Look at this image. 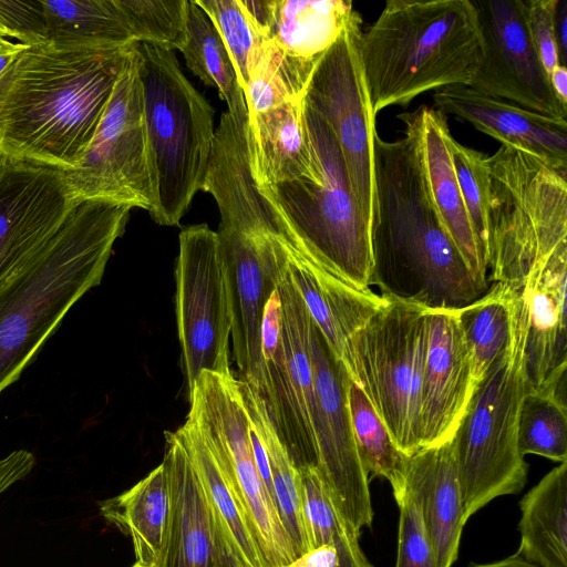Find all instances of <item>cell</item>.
<instances>
[{
    "label": "cell",
    "mask_w": 567,
    "mask_h": 567,
    "mask_svg": "<svg viewBox=\"0 0 567 567\" xmlns=\"http://www.w3.org/2000/svg\"><path fill=\"white\" fill-rule=\"evenodd\" d=\"M527 29L538 58L549 78L560 64L556 40L558 0H524Z\"/></svg>",
    "instance_id": "obj_44"
},
{
    "label": "cell",
    "mask_w": 567,
    "mask_h": 567,
    "mask_svg": "<svg viewBox=\"0 0 567 567\" xmlns=\"http://www.w3.org/2000/svg\"><path fill=\"white\" fill-rule=\"evenodd\" d=\"M288 276L309 315L342 363L352 337L386 299L360 289L289 248Z\"/></svg>",
    "instance_id": "obj_26"
},
{
    "label": "cell",
    "mask_w": 567,
    "mask_h": 567,
    "mask_svg": "<svg viewBox=\"0 0 567 567\" xmlns=\"http://www.w3.org/2000/svg\"><path fill=\"white\" fill-rule=\"evenodd\" d=\"M298 468L309 551L326 545L336 546L346 524L340 518L318 468L313 465Z\"/></svg>",
    "instance_id": "obj_42"
},
{
    "label": "cell",
    "mask_w": 567,
    "mask_h": 567,
    "mask_svg": "<svg viewBox=\"0 0 567 567\" xmlns=\"http://www.w3.org/2000/svg\"><path fill=\"white\" fill-rule=\"evenodd\" d=\"M398 506L400 517L394 567H437L434 548L416 499L405 491Z\"/></svg>",
    "instance_id": "obj_43"
},
{
    "label": "cell",
    "mask_w": 567,
    "mask_h": 567,
    "mask_svg": "<svg viewBox=\"0 0 567 567\" xmlns=\"http://www.w3.org/2000/svg\"><path fill=\"white\" fill-rule=\"evenodd\" d=\"M35 457L27 450H17L0 458V496L34 467Z\"/></svg>",
    "instance_id": "obj_46"
},
{
    "label": "cell",
    "mask_w": 567,
    "mask_h": 567,
    "mask_svg": "<svg viewBox=\"0 0 567 567\" xmlns=\"http://www.w3.org/2000/svg\"><path fill=\"white\" fill-rule=\"evenodd\" d=\"M200 483L219 567H267L241 501L195 423L176 432Z\"/></svg>",
    "instance_id": "obj_24"
},
{
    "label": "cell",
    "mask_w": 567,
    "mask_h": 567,
    "mask_svg": "<svg viewBox=\"0 0 567 567\" xmlns=\"http://www.w3.org/2000/svg\"><path fill=\"white\" fill-rule=\"evenodd\" d=\"M511 297L509 286L492 282L482 297L457 310L471 355L475 386L484 380L508 343Z\"/></svg>",
    "instance_id": "obj_36"
},
{
    "label": "cell",
    "mask_w": 567,
    "mask_h": 567,
    "mask_svg": "<svg viewBox=\"0 0 567 567\" xmlns=\"http://www.w3.org/2000/svg\"><path fill=\"white\" fill-rule=\"evenodd\" d=\"M551 89L558 101L567 106V69L558 65L549 75Z\"/></svg>",
    "instance_id": "obj_50"
},
{
    "label": "cell",
    "mask_w": 567,
    "mask_h": 567,
    "mask_svg": "<svg viewBox=\"0 0 567 567\" xmlns=\"http://www.w3.org/2000/svg\"><path fill=\"white\" fill-rule=\"evenodd\" d=\"M339 553L338 567H374L359 545V536L343 526L336 544Z\"/></svg>",
    "instance_id": "obj_47"
},
{
    "label": "cell",
    "mask_w": 567,
    "mask_h": 567,
    "mask_svg": "<svg viewBox=\"0 0 567 567\" xmlns=\"http://www.w3.org/2000/svg\"><path fill=\"white\" fill-rule=\"evenodd\" d=\"M377 212L369 287L426 310H460L482 297L477 278L447 233L427 187L412 132L374 142Z\"/></svg>",
    "instance_id": "obj_1"
},
{
    "label": "cell",
    "mask_w": 567,
    "mask_h": 567,
    "mask_svg": "<svg viewBox=\"0 0 567 567\" xmlns=\"http://www.w3.org/2000/svg\"><path fill=\"white\" fill-rule=\"evenodd\" d=\"M78 203L63 169L0 156V287L55 235Z\"/></svg>",
    "instance_id": "obj_18"
},
{
    "label": "cell",
    "mask_w": 567,
    "mask_h": 567,
    "mask_svg": "<svg viewBox=\"0 0 567 567\" xmlns=\"http://www.w3.org/2000/svg\"><path fill=\"white\" fill-rule=\"evenodd\" d=\"M21 45H22L21 43L12 42L8 38L3 27L0 23V52L8 51V50H13V49H17V48H19Z\"/></svg>",
    "instance_id": "obj_53"
},
{
    "label": "cell",
    "mask_w": 567,
    "mask_h": 567,
    "mask_svg": "<svg viewBox=\"0 0 567 567\" xmlns=\"http://www.w3.org/2000/svg\"><path fill=\"white\" fill-rule=\"evenodd\" d=\"M347 403L355 445L367 474L386 480L399 504L405 494L406 462L360 386L347 379Z\"/></svg>",
    "instance_id": "obj_35"
},
{
    "label": "cell",
    "mask_w": 567,
    "mask_h": 567,
    "mask_svg": "<svg viewBox=\"0 0 567 567\" xmlns=\"http://www.w3.org/2000/svg\"><path fill=\"white\" fill-rule=\"evenodd\" d=\"M219 32L244 89L266 39L243 0H195Z\"/></svg>",
    "instance_id": "obj_40"
},
{
    "label": "cell",
    "mask_w": 567,
    "mask_h": 567,
    "mask_svg": "<svg viewBox=\"0 0 567 567\" xmlns=\"http://www.w3.org/2000/svg\"><path fill=\"white\" fill-rule=\"evenodd\" d=\"M566 280L567 246L535 266L520 287L528 306V391L566 392Z\"/></svg>",
    "instance_id": "obj_22"
},
{
    "label": "cell",
    "mask_w": 567,
    "mask_h": 567,
    "mask_svg": "<svg viewBox=\"0 0 567 567\" xmlns=\"http://www.w3.org/2000/svg\"><path fill=\"white\" fill-rule=\"evenodd\" d=\"M187 415L228 474L249 519L267 567L297 558L274 498L258 472L249 437V417L238 380L203 371L189 392Z\"/></svg>",
    "instance_id": "obj_12"
},
{
    "label": "cell",
    "mask_w": 567,
    "mask_h": 567,
    "mask_svg": "<svg viewBox=\"0 0 567 567\" xmlns=\"http://www.w3.org/2000/svg\"><path fill=\"white\" fill-rule=\"evenodd\" d=\"M339 553L336 546L326 545L297 557L285 567H338Z\"/></svg>",
    "instance_id": "obj_48"
},
{
    "label": "cell",
    "mask_w": 567,
    "mask_h": 567,
    "mask_svg": "<svg viewBox=\"0 0 567 567\" xmlns=\"http://www.w3.org/2000/svg\"><path fill=\"white\" fill-rule=\"evenodd\" d=\"M556 40L559 52L560 64L566 66L567 59V0H558L556 10Z\"/></svg>",
    "instance_id": "obj_49"
},
{
    "label": "cell",
    "mask_w": 567,
    "mask_h": 567,
    "mask_svg": "<svg viewBox=\"0 0 567 567\" xmlns=\"http://www.w3.org/2000/svg\"><path fill=\"white\" fill-rule=\"evenodd\" d=\"M467 567H537L515 553L506 558L486 564L471 563Z\"/></svg>",
    "instance_id": "obj_51"
},
{
    "label": "cell",
    "mask_w": 567,
    "mask_h": 567,
    "mask_svg": "<svg viewBox=\"0 0 567 567\" xmlns=\"http://www.w3.org/2000/svg\"><path fill=\"white\" fill-rule=\"evenodd\" d=\"M133 45L22 50L0 75V156L76 168Z\"/></svg>",
    "instance_id": "obj_2"
},
{
    "label": "cell",
    "mask_w": 567,
    "mask_h": 567,
    "mask_svg": "<svg viewBox=\"0 0 567 567\" xmlns=\"http://www.w3.org/2000/svg\"><path fill=\"white\" fill-rule=\"evenodd\" d=\"M362 19L353 10L341 33L316 63L305 101L330 126L352 192L370 230L375 212V113L360 59Z\"/></svg>",
    "instance_id": "obj_13"
},
{
    "label": "cell",
    "mask_w": 567,
    "mask_h": 567,
    "mask_svg": "<svg viewBox=\"0 0 567 567\" xmlns=\"http://www.w3.org/2000/svg\"><path fill=\"white\" fill-rule=\"evenodd\" d=\"M162 464L168 485V520L154 567H213L216 563L212 527L188 453L174 432H165Z\"/></svg>",
    "instance_id": "obj_25"
},
{
    "label": "cell",
    "mask_w": 567,
    "mask_h": 567,
    "mask_svg": "<svg viewBox=\"0 0 567 567\" xmlns=\"http://www.w3.org/2000/svg\"><path fill=\"white\" fill-rule=\"evenodd\" d=\"M131 207L86 199L0 287V393L17 381L70 308L99 286Z\"/></svg>",
    "instance_id": "obj_3"
},
{
    "label": "cell",
    "mask_w": 567,
    "mask_h": 567,
    "mask_svg": "<svg viewBox=\"0 0 567 567\" xmlns=\"http://www.w3.org/2000/svg\"><path fill=\"white\" fill-rule=\"evenodd\" d=\"M132 567H144V566H142V565H140V564H137V563H136V564H135V565H133Z\"/></svg>",
    "instance_id": "obj_54"
},
{
    "label": "cell",
    "mask_w": 567,
    "mask_h": 567,
    "mask_svg": "<svg viewBox=\"0 0 567 567\" xmlns=\"http://www.w3.org/2000/svg\"><path fill=\"white\" fill-rule=\"evenodd\" d=\"M405 478V491L417 502L437 567H452L466 524L453 439L408 456Z\"/></svg>",
    "instance_id": "obj_27"
},
{
    "label": "cell",
    "mask_w": 567,
    "mask_h": 567,
    "mask_svg": "<svg viewBox=\"0 0 567 567\" xmlns=\"http://www.w3.org/2000/svg\"><path fill=\"white\" fill-rule=\"evenodd\" d=\"M187 40L181 52L204 84L218 90L236 126L246 130L248 111L228 50L216 27L195 0H187Z\"/></svg>",
    "instance_id": "obj_33"
},
{
    "label": "cell",
    "mask_w": 567,
    "mask_h": 567,
    "mask_svg": "<svg viewBox=\"0 0 567 567\" xmlns=\"http://www.w3.org/2000/svg\"><path fill=\"white\" fill-rule=\"evenodd\" d=\"M517 554L537 567H567V462L520 499Z\"/></svg>",
    "instance_id": "obj_30"
},
{
    "label": "cell",
    "mask_w": 567,
    "mask_h": 567,
    "mask_svg": "<svg viewBox=\"0 0 567 567\" xmlns=\"http://www.w3.org/2000/svg\"><path fill=\"white\" fill-rule=\"evenodd\" d=\"M517 441L524 456L567 462L566 394L527 391L519 410Z\"/></svg>",
    "instance_id": "obj_38"
},
{
    "label": "cell",
    "mask_w": 567,
    "mask_h": 567,
    "mask_svg": "<svg viewBox=\"0 0 567 567\" xmlns=\"http://www.w3.org/2000/svg\"><path fill=\"white\" fill-rule=\"evenodd\" d=\"M213 567H219V566H217V565L215 564Z\"/></svg>",
    "instance_id": "obj_55"
},
{
    "label": "cell",
    "mask_w": 567,
    "mask_h": 567,
    "mask_svg": "<svg viewBox=\"0 0 567 567\" xmlns=\"http://www.w3.org/2000/svg\"><path fill=\"white\" fill-rule=\"evenodd\" d=\"M528 324L526 298L520 288H512L508 343L476 386L453 436L466 522L494 498L519 493L527 481L528 465L518 449L517 427L528 391Z\"/></svg>",
    "instance_id": "obj_6"
},
{
    "label": "cell",
    "mask_w": 567,
    "mask_h": 567,
    "mask_svg": "<svg viewBox=\"0 0 567 567\" xmlns=\"http://www.w3.org/2000/svg\"><path fill=\"white\" fill-rule=\"evenodd\" d=\"M313 431L317 468L347 528L360 537L370 528L373 508L367 474L355 445L347 403L348 373L312 321Z\"/></svg>",
    "instance_id": "obj_15"
},
{
    "label": "cell",
    "mask_w": 567,
    "mask_h": 567,
    "mask_svg": "<svg viewBox=\"0 0 567 567\" xmlns=\"http://www.w3.org/2000/svg\"><path fill=\"white\" fill-rule=\"evenodd\" d=\"M0 23L9 39L23 45L42 44L43 16L41 1L0 0Z\"/></svg>",
    "instance_id": "obj_45"
},
{
    "label": "cell",
    "mask_w": 567,
    "mask_h": 567,
    "mask_svg": "<svg viewBox=\"0 0 567 567\" xmlns=\"http://www.w3.org/2000/svg\"><path fill=\"white\" fill-rule=\"evenodd\" d=\"M238 386L247 414L264 440L277 511L299 557L309 551L299 468L279 439L262 399L243 380H238Z\"/></svg>",
    "instance_id": "obj_34"
},
{
    "label": "cell",
    "mask_w": 567,
    "mask_h": 567,
    "mask_svg": "<svg viewBox=\"0 0 567 567\" xmlns=\"http://www.w3.org/2000/svg\"><path fill=\"white\" fill-rule=\"evenodd\" d=\"M303 110L305 96L248 115L249 161L258 186L292 181L308 168L310 151Z\"/></svg>",
    "instance_id": "obj_29"
},
{
    "label": "cell",
    "mask_w": 567,
    "mask_h": 567,
    "mask_svg": "<svg viewBox=\"0 0 567 567\" xmlns=\"http://www.w3.org/2000/svg\"><path fill=\"white\" fill-rule=\"evenodd\" d=\"M203 190L209 192L217 202L219 227L271 236L299 251L278 212L254 179L247 130H239L228 112L221 114L215 131Z\"/></svg>",
    "instance_id": "obj_20"
},
{
    "label": "cell",
    "mask_w": 567,
    "mask_h": 567,
    "mask_svg": "<svg viewBox=\"0 0 567 567\" xmlns=\"http://www.w3.org/2000/svg\"><path fill=\"white\" fill-rule=\"evenodd\" d=\"M312 319L288 276L270 296L261 326L264 390L259 395L276 432L297 465L317 467L313 431Z\"/></svg>",
    "instance_id": "obj_10"
},
{
    "label": "cell",
    "mask_w": 567,
    "mask_h": 567,
    "mask_svg": "<svg viewBox=\"0 0 567 567\" xmlns=\"http://www.w3.org/2000/svg\"><path fill=\"white\" fill-rule=\"evenodd\" d=\"M488 177V280L520 288L539 262L567 246V172L501 145Z\"/></svg>",
    "instance_id": "obj_8"
},
{
    "label": "cell",
    "mask_w": 567,
    "mask_h": 567,
    "mask_svg": "<svg viewBox=\"0 0 567 567\" xmlns=\"http://www.w3.org/2000/svg\"><path fill=\"white\" fill-rule=\"evenodd\" d=\"M421 390L422 449L453 439L476 389L457 310H427Z\"/></svg>",
    "instance_id": "obj_19"
},
{
    "label": "cell",
    "mask_w": 567,
    "mask_h": 567,
    "mask_svg": "<svg viewBox=\"0 0 567 567\" xmlns=\"http://www.w3.org/2000/svg\"><path fill=\"white\" fill-rule=\"evenodd\" d=\"M315 65L286 55L266 40L243 89L248 115L305 96Z\"/></svg>",
    "instance_id": "obj_37"
},
{
    "label": "cell",
    "mask_w": 567,
    "mask_h": 567,
    "mask_svg": "<svg viewBox=\"0 0 567 567\" xmlns=\"http://www.w3.org/2000/svg\"><path fill=\"white\" fill-rule=\"evenodd\" d=\"M27 47L22 44L17 49L0 52V75Z\"/></svg>",
    "instance_id": "obj_52"
},
{
    "label": "cell",
    "mask_w": 567,
    "mask_h": 567,
    "mask_svg": "<svg viewBox=\"0 0 567 567\" xmlns=\"http://www.w3.org/2000/svg\"><path fill=\"white\" fill-rule=\"evenodd\" d=\"M217 235L240 380L261 395L264 313L287 270L289 247L271 236L248 235L230 228L219 227Z\"/></svg>",
    "instance_id": "obj_16"
},
{
    "label": "cell",
    "mask_w": 567,
    "mask_h": 567,
    "mask_svg": "<svg viewBox=\"0 0 567 567\" xmlns=\"http://www.w3.org/2000/svg\"><path fill=\"white\" fill-rule=\"evenodd\" d=\"M483 58L472 0H389L362 32L360 59L375 115L420 94L471 86Z\"/></svg>",
    "instance_id": "obj_4"
},
{
    "label": "cell",
    "mask_w": 567,
    "mask_h": 567,
    "mask_svg": "<svg viewBox=\"0 0 567 567\" xmlns=\"http://www.w3.org/2000/svg\"><path fill=\"white\" fill-rule=\"evenodd\" d=\"M135 42L169 51L187 40V0H117Z\"/></svg>",
    "instance_id": "obj_39"
},
{
    "label": "cell",
    "mask_w": 567,
    "mask_h": 567,
    "mask_svg": "<svg viewBox=\"0 0 567 567\" xmlns=\"http://www.w3.org/2000/svg\"><path fill=\"white\" fill-rule=\"evenodd\" d=\"M455 174L481 251L488 266V177L486 155L451 140Z\"/></svg>",
    "instance_id": "obj_41"
},
{
    "label": "cell",
    "mask_w": 567,
    "mask_h": 567,
    "mask_svg": "<svg viewBox=\"0 0 567 567\" xmlns=\"http://www.w3.org/2000/svg\"><path fill=\"white\" fill-rule=\"evenodd\" d=\"M427 337L426 309L386 299L352 337L342 362L406 456L422 449L420 409Z\"/></svg>",
    "instance_id": "obj_9"
},
{
    "label": "cell",
    "mask_w": 567,
    "mask_h": 567,
    "mask_svg": "<svg viewBox=\"0 0 567 567\" xmlns=\"http://www.w3.org/2000/svg\"><path fill=\"white\" fill-rule=\"evenodd\" d=\"M168 485L161 463L128 491L101 504L102 516L130 536L136 563L154 567L168 520Z\"/></svg>",
    "instance_id": "obj_32"
},
{
    "label": "cell",
    "mask_w": 567,
    "mask_h": 567,
    "mask_svg": "<svg viewBox=\"0 0 567 567\" xmlns=\"http://www.w3.org/2000/svg\"><path fill=\"white\" fill-rule=\"evenodd\" d=\"M176 319L188 393L203 371L231 374L230 320L217 231L184 228L175 269Z\"/></svg>",
    "instance_id": "obj_14"
},
{
    "label": "cell",
    "mask_w": 567,
    "mask_h": 567,
    "mask_svg": "<svg viewBox=\"0 0 567 567\" xmlns=\"http://www.w3.org/2000/svg\"><path fill=\"white\" fill-rule=\"evenodd\" d=\"M435 109L477 131L567 172V121L543 115L472 86L452 85L433 94Z\"/></svg>",
    "instance_id": "obj_21"
},
{
    "label": "cell",
    "mask_w": 567,
    "mask_h": 567,
    "mask_svg": "<svg viewBox=\"0 0 567 567\" xmlns=\"http://www.w3.org/2000/svg\"><path fill=\"white\" fill-rule=\"evenodd\" d=\"M264 38L286 55L317 63L352 13L348 0H243Z\"/></svg>",
    "instance_id": "obj_28"
},
{
    "label": "cell",
    "mask_w": 567,
    "mask_h": 567,
    "mask_svg": "<svg viewBox=\"0 0 567 567\" xmlns=\"http://www.w3.org/2000/svg\"><path fill=\"white\" fill-rule=\"evenodd\" d=\"M42 44L114 49L135 42L117 0L41 1Z\"/></svg>",
    "instance_id": "obj_31"
},
{
    "label": "cell",
    "mask_w": 567,
    "mask_h": 567,
    "mask_svg": "<svg viewBox=\"0 0 567 567\" xmlns=\"http://www.w3.org/2000/svg\"><path fill=\"white\" fill-rule=\"evenodd\" d=\"M483 58L472 87L529 111L566 118L530 39L524 0H472Z\"/></svg>",
    "instance_id": "obj_17"
},
{
    "label": "cell",
    "mask_w": 567,
    "mask_h": 567,
    "mask_svg": "<svg viewBox=\"0 0 567 567\" xmlns=\"http://www.w3.org/2000/svg\"><path fill=\"white\" fill-rule=\"evenodd\" d=\"M135 44L81 164L64 172L76 202L103 199L143 208L151 215L156 208L157 185L145 128Z\"/></svg>",
    "instance_id": "obj_11"
},
{
    "label": "cell",
    "mask_w": 567,
    "mask_h": 567,
    "mask_svg": "<svg viewBox=\"0 0 567 567\" xmlns=\"http://www.w3.org/2000/svg\"><path fill=\"white\" fill-rule=\"evenodd\" d=\"M398 118L409 128L416 142L425 179L436 210L451 238L473 274L488 280V266L481 251L467 215L451 154L452 134L447 117L436 110L421 105Z\"/></svg>",
    "instance_id": "obj_23"
},
{
    "label": "cell",
    "mask_w": 567,
    "mask_h": 567,
    "mask_svg": "<svg viewBox=\"0 0 567 567\" xmlns=\"http://www.w3.org/2000/svg\"><path fill=\"white\" fill-rule=\"evenodd\" d=\"M145 128L157 185L151 214L177 226L203 190L214 143V110L182 72L173 51L136 42Z\"/></svg>",
    "instance_id": "obj_7"
},
{
    "label": "cell",
    "mask_w": 567,
    "mask_h": 567,
    "mask_svg": "<svg viewBox=\"0 0 567 567\" xmlns=\"http://www.w3.org/2000/svg\"><path fill=\"white\" fill-rule=\"evenodd\" d=\"M310 163L299 177L258 186L285 223L299 252L360 289H369L371 230L352 192L328 123L305 101Z\"/></svg>",
    "instance_id": "obj_5"
}]
</instances>
